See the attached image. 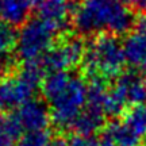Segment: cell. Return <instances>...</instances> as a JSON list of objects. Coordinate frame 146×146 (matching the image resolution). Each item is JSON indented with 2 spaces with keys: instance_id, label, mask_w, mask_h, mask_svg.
<instances>
[{
  "instance_id": "17",
  "label": "cell",
  "mask_w": 146,
  "mask_h": 146,
  "mask_svg": "<svg viewBox=\"0 0 146 146\" xmlns=\"http://www.w3.org/2000/svg\"><path fill=\"white\" fill-rule=\"evenodd\" d=\"M53 138L50 131H31L22 134L16 146H50Z\"/></svg>"
},
{
  "instance_id": "9",
  "label": "cell",
  "mask_w": 146,
  "mask_h": 146,
  "mask_svg": "<svg viewBox=\"0 0 146 146\" xmlns=\"http://www.w3.org/2000/svg\"><path fill=\"white\" fill-rule=\"evenodd\" d=\"M114 88L123 96L129 107L146 104V84L139 73L123 72L114 84Z\"/></svg>"
},
{
  "instance_id": "11",
  "label": "cell",
  "mask_w": 146,
  "mask_h": 146,
  "mask_svg": "<svg viewBox=\"0 0 146 146\" xmlns=\"http://www.w3.org/2000/svg\"><path fill=\"white\" fill-rule=\"evenodd\" d=\"M106 114L104 110L96 106L85 104L81 114L73 122L70 130L77 135H94L95 133L104 129Z\"/></svg>"
},
{
  "instance_id": "23",
  "label": "cell",
  "mask_w": 146,
  "mask_h": 146,
  "mask_svg": "<svg viewBox=\"0 0 146 146\" xmlns=\"http://www.w3.org/2000/svg\"><path fill=\"white\" fill-rule=\"evenodd\" d=\"M137 26H138V30H139V31H142L143 34H146V14L145 15H142L141 18L138 19Z\"/></svg>"
},
{
  "instance_id": "4",
  "label": "cell",
  "mask_w": 146,
  "mask_h": 146,
  "mask_svg": "<svg viewBox=\"0 0 146 146\" xmlns=\"http://www.w3.org/2000/svg\"><path fill=\"white\" fill-rule=\"evenodd\" d=\"M87 104V84L73 76L61 95L50 102L52 122L58 129H70Z\"/></svg>"
},
{
  "instance_id": "18",
  "label": "cell",
  "mask_w": 146,
  "mask_h": 146,
  "mask_svg": "<svg viewBox=\"0 0 146 146\" xmlns=\"http://www.w3.org/2000/svg\"><path fill=\"white\" fill-rule=\"evenodd\" d=\"M16 35L14 27L0 21V53H11L16 47Z\"/></svg>"
},
{
  "instance_id": "10",
  "label": "cell",
  "mask_w": 146,
  "mask_h": 146,
  "mask_svg": "<svg viewBox=\"0 0 146 146\" xmlns=\"http://www.w3.org/2000/svg\"><path fill=\"white\" fill-rule=\"evenodd\" d=\"M41 0H0V21L12 27L23 26Z\"/></svg>"
},
{
  "instance_id": "1",
  "label": "cell",
  "mask_w": 146,
  "mask_h": 146,
  "mask_svg": "<svg viewBox=\"0 0 146 146\" xmlns=\"http://www.w3.org/2000/svg\"><path fill=\"white\" fill-rule=\"evenodd\" d=\"M137 22L122 0H78L73 7L72 25L81 35H127Z\"/></svg>"
},
{
  "instance_id": "7",
  "label": "cell",
  "mask_w": 146,
  "mask_h": 146,
  "mask_svg": "<svg viewBox=\"0 0 146 146\" xmlns=\"http://www.w3.org/2000/svg\"><path fill=\"white\" fill-rule=\"evenodd\" d=\"M14 116L25 133L46 130L49 123L52 122L50 108L43 100L34 98L15 110Z\"/></svg>"
},
{
  "instance_id": "14",
  "label": "cell",
  "mask_w": 146,
  "mask_h": 146,
  "mask_svg": "<svg viewBox=\"0 0 146 146\" xmlns=\"http://www.w3.org/2000/svg\"><path fill=\"white\" fill-rule=\"evenodd\" d=\"M72 74L69 72H50L46 74L41 84L42 96L50 103L61 95L69 85L72 80Z\"/></svg>"
},
{
  "instance_id": "20",
  "label": "cell",
  "mask_w": 146,
  "mask_h": 146,
  "mask_svg": "<svg viewBox=\"0 0 146 146\" xmlns=\"http://www.w3.org/2000/svg\"><path fill=\"white\" fill-rule=\"evenodd\" d=\"M11 62L12 61H11L10 53H0V77L10 73L8 69L11 66Z\"/></svg>"
},
{
  "instance_id": "16",
  "label": "cell",
  "mask_w": 146,
  "mask_h": 146,
  "mask_svg": "<svg viewBox=\"0 0 146 146\" xmlns=\"http://www.w3.org/2000/svg\"><path fill=\"white\" fill-rule=\"evenodd\" d=\"M22 133L14 114H0V146H16Z\"/></svg>"
},
{
  "instance_id": "13",
  "label": "cell",
  "mask_w": 146,
  "mask_h": 146,
  "mask_svg": "<svg viewBox=\"0 0 146 146\" xmlns=\"http://www.w3.org/2000/svg\"><path fill=\"white\" fill-rule=\"evenodd\" d=\"M120 122L142 141L146 139V104H135L127 107Z\"/></svg>"
},
{
  "instance_id": "8",
  "label": "cell",
  "mask_w": 146,
  "mask_h": 146,
  "mask_svg": "<svg viewBox=\"0 0 146 146\" xmlns=\"http://www.w3.org/2000/svg\"><path fill=\"white\" fill-rule=\"evenodd\" d=\"M73 7L70 0H41L36 12L38 18L58 34L68 27L73 15Z\"/></svg>"
},
{
  "instance_id": "19",
  "label": "cell",
  "mask_w": 146,
  "mask_h": 146,
  "mask_svg": "<svg viewBox=\"0 0 146 146\" xmlns=\"http://www.w3.org/2000/svg\"><path fill=\"white\" fill-rule=\"evenodd\" d=\"M70 146H102L100 138H96L94 135H74L69 139Z\"/></svg>"
},
{
  "instance_id": "6",
  "label": "cell",
  "mask_w": 146,
  "mask_h": 146,
  "mask_svg": "<svg viewBox=\"0 0 146 146\" xmlns=\"http://www.w3.org/2000/svg\"><path fill=\"white\" fill-rule=\"evenodd\" d=\"M34 87L19 72L7 73L0 77V111L18 110L22 104L33 99Z\"/></svg>"
},
{
  "instance_id": "21",
  "label": "cell",
  "mask_w": 146,
  "mask_h": 146,
  "mask_svg": "<svg viewBox=\"0 0 146 146\" xmlns=\"http://www.w3.org/2000/svg\"><path fill=\"white\" fill-rule=\"evenodd\" d=\"M126 3L130 5L131 10L146 12V0H126Z\"/></svg>"
},
{
  "instance_id": "5",
  "label": "cell",
  "mask_w": 146,
  "mask_h": 146,
  "mask_svg": "<svg viewBox=\"0 0 146 146\" xmlns=\"http://www.w3.org/2000/svg\"><path fill=\"white\" fill-rule=\"evenodd\" d=\"M85 43L80 36H65L50 47L41 58L46 72H68L83 62L85 54Z\"/></svg>"
},
{
  "instance_id": "3",
  "label": "cell",
  "mask_w": 146,
  "mask_h": 146,
  "mask_svg": "<svg viewBox=\"0 0 146 146\" xmlns=\"http://www.w3.org/2000/svg\"><path fill=\"white\" fill-rule=\"evenodd\" d=\"M57 33L39 18L27 21L22 26L16 41V54L22 62L39 60L56 43Z\"/></svg>"
},
{
  "instance_id": "24",
  "label": "cell",
  "mask_w": 146,
  "mask_h": 146,
  "mask_svg": "<svg viewBox=\"0 0 146 146\" xmlns=\"http://www.w3.org/2000/svg\"><path fill=\"white\" fill-rule=\"evenodd\" d=\"M139 70H141L139 74H141V77L143 78V81H145V84H146V64L142 66V68H139Z\"/></svg>"
},
{
  "instance_id": "22",
  "label": "cell",
  "mask_w": 146,
  "mask_h": 146,
  "mask_svg": "<svg viewBox=\"0 0 146 146\" xmlns=\"http://www.w3.org/2000/svg\"><path fill=\"white\" fill-rule=\"evenodd\" d=\"M50 146H70L68 139H65L62 137H57V138H53Z\"/></svg>"
},
{
  "instance_id": "2",
  "label": "cell",
  "mask_w": 146,
  "mask_h": 146,
  "mask_svg": "<svg viewBox=\"0 0 146 146\" xmlns=\"http://www.w3.org/2000/svg\"><path fill=\"white\" fill-rule=\"evenodd\" d=\"M81 65L87 78L102 77L110 80L119 77L126 65L123 42L114 34L94 36L85 46Z\"/></svg>"
},
{
  "instance_id": "12",
  "label": "cell",
  "mask_w": 146,
  "mask_h": 146,
  "mask_svg": "<svg viewBox=\"0 0 146 146\" xmlns=\"http://www.w3.org/2000/svg\"><path fill=\"white\" fill-rule=\"evenodd\" d=\"M126 62L131 66L142 68L146 64V34L142 31H131L123 41Z\"/></svg>"
},
{
  "instance_id": "15",
  "label": "cell",
  "mask_w": 146,
  "mask_h": 146,
  "mask_svg": "<svg viewBox=\"0 0 146 146\" xmlns=\"http://www.w3.org/2000/svg\"><path fill=\"white\" fill-rule=\"evenodd\" d=\"M102 135L115 146H139V139L120 120H112L104 126Z\"/></svg>"
}]
</instances>
